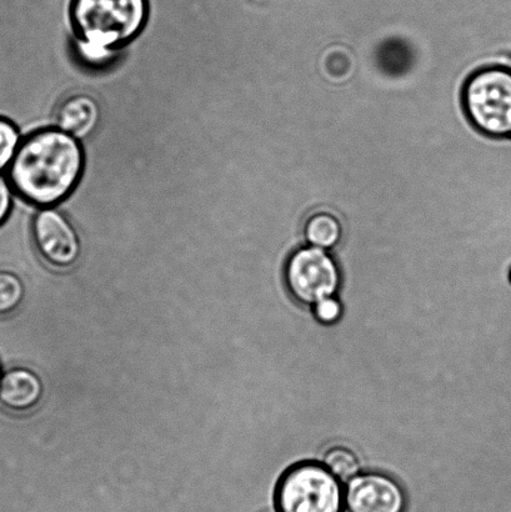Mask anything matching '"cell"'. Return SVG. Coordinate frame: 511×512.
<instances>
[{
  "mask_svg": "<svg viewBox=\"0 0 511 512\" xmlns=\"http://www.w3.org/2000/svg\"><path fill=\"white\" fill-rule=\"evenodd\" d=\"M407 498L397 480L380 473H359L345 484L348 512H405Z\"/></svg>",
  "mask_w": 511,
  "mask_h": 512,
  "instance_id": "52a82bcc",
  "label": "cell"
},
{
  "mask_svg": "<svg viewBox=\"0 0 511 512\" xmlns=\"http://www.w3.org/2000/svg\"><path fill=\"white\" fill-rule=\"evenodd\" d=\"M35 249L45 263L55 269H69L82 255V242L77 230L59 210H39L32 222Z\"/></svg>",
  "mask_w": 511,
  "mask_h": 512,
  "instance_id": "8992f818",
  "label": "cell"
},
{
  "mask_svg": "<svg viewBox=\"0 0 511 512\" xmlns=\"http://www.w3.org/2000/svg\"><path fill=\"white\" fill-rule=\"evenodd\" d=\"M25 285L13 271L0 270V315L17 311L24 303Z\"/></svg>",
  "mask_w": 511,
  "mask_h": 512,
  "instance_id": "7c38bea8",
  "label": "cell"
},
{
  "mask_svg": "<svg viewBox=\"0 0 511 512\" xmlns=\"http://www.w3.org/2000/svg\"><path fill=\"white\" fill-rule=\"evenodd\" d=\"M379 68L389 75H402L408 72L413 62V52L404 40L389 39L380 45L377 52Z\"/></svg>",
  "mask_w": 511,
  "mask_h": 512,
  "instance_id": "30bf717a",
  "label": "cell"
},
{
  "mask_svg": "<svg viewBox=\"0 0 511 512\" xmlns=\"http://www.w3.org/2000/svg\"><path fill=\"white\" fill-rule=\"evenodd\" d=\"M84 170L82 140L50 127L23 138L7 177L20 200L42 210L57 208L72 197Z\"/></svg>",
  "mask_w": 511,
  "mask_h": 512,
  "instance_id": "6da1fadb",
  "label": "cell"
},
{
  "mask_svg": "<svg viewBox=\"0 0 511 512\" xmlns=\"http://www.w3.org/2000/svg\"><path fill=\"white\" fill-rule=\"evenodd\" d=\"M278 512H343L345 484L323 464L295 465L275 490Z\"/></svg>",
  "mask_w": 511,
  "mask_h": 512,
  "instance_id": "3957f363",
  "label": "cell"
},
{
  "mask_svg": "<svg viewBox=\"0 0 511 512\" xmlns=\"http://www.w3.org/2000/svg\"><path fill=\"white\" fill-rule=\"evenodd\" d=\"M470 120L482 132L511 134V72L487 69L469 80L464 93Z\"/></svg>",
  "mask_w": 511,
  "mask_h": 512,
  "instance_id": "277c9868",
  "label": "cell"
},
{
  "mask_svg": "<svg viewBox=\"0 0 511 512\" xmlns=\"http://www.w3.org/2000/svg\"><path fill=\"white\" fill-rule=\"evenodd\" d=\"M285 283L295 300L314 306L337 294L342 276L332 256L324 249L309 247L290 256L285 266Z\"/></svg>",
  "mask_w": 511,
  "mask_h": 512,
  "instance_id": "5b68a950",
  "label": "cell"
},
{
  "mask_svg": "<svg viewBox=\"0 0 511 512\" xmlns=\"http://www.w3.org/2000/svg\"><path fill=\"white\" fill-rule=\"evenodd\" d=\"M43 395V381L33 370L9 369L0 379V405L12 413H29L37 408Z\"/></svg>",
  "mask_w": 511,
  "mask_h": 512,
  "instance_id": "ba28073f",
  "label": "cell"
},
{
  "mask_svg": "<svg viewBox=\"0 0 511 512\" xmlns=\"http://www.w3.org/2000/svg\"><path fill=\"white\" fill-rule=\"evenodd\" d=\"M22 140L18 125L13 120L0 117V173L8 170Z\"/></svg>",
  "mask_w": 511,
  "mask_h": 512,
  "instance_id": "5bb4252c",
  "label": "cell"
},
{
  "mask_svg": "<svg viewBox=\"0 0 511 512\" xmlns=\"http://www.w3.org/2000/svg\"><path fill=\"white\" fill-rule=\"evenodd\" d=\"M322 464L343 484H347L360 473L357 455L352 450L340 448V446L329 450Z\"/></svg>",
  "mask_w": 511,
  "mask_h": 512,
  "instance_id": "4fadbf2b",
  "label": "cell"
},
{
  "mask_svg": "<svg viewBox=\"0 0 511 512\" xmlns=\"http://www.w3.org/2000/svg\"><path fill=\"white\" fill-rule=\"evenodd\" d=\"M305 237L312 247L332 249L342 237V228L337 219L329 214H318L310 218L305 227Z\"/></svg>",
  "mask_w": 511,
  "mask_h": 512,
  "instance_id": "8fae6325",
  "label": "cell"
},
{
  "mask_svg": "<svg viewBox=\"0 0 511 512\" xmlns=\"http://www.w3.org/2000/svg\"><path fill=\"white\" fill-rule=\"evenodd\" d=\"M15 193L8 177L0 173V227L7 222L14 207Z\"/></svg>",
  "mask_w": 511,
  "mask_h": 512,
  "instance_id": "2e32d148",
  "label": "cell"
},
{
  "mask_svg": "<svg viewBox=\"0 0 511 512\" xmlns=\"http://www.w3.org/2000/svg\"><path fill=\"white\" fill-rule=\"evenodd\" d=\"M99 122V104L88 94L72 95L63 100L57 110V127L79 140L90 137Z\"/></svg>",
  "mask_w": 511,
  "mask_h": 512,
  "instance_id": "9c48e42d",
  "label": "cell"
},
{
  "mask_svg": "<svg viewBox=\"0 0 511 512\" xmlns=\"http://www.w3.org/2000/svg\"><path fill=\"white\" fill-rule=\"evenodd\" d=\"M149 0H73L69 10L80 58L108 62L147 29Z\"/></svg>",
  "mask_w": 511,
  "mask_h": 512,
  "instance_id": "7a4b0ae2",
  "label": "cell"
},
{
  "mask_svg": "<svg viewBox=\"0 0 511 512\" xmlns=\"http://www.w3.org/2000/svg\"><path fill=\"white\" fill-rule=\"evenodd\" d=\"M315 318L323 324H334L342 318L343 308L335 296L319 301L313 306Z\"/></svg>",
  "mask_w": 511,
  "mask_h": 512,
  "instance_id": "9a60e30c",
  "label": "cell"
},
{
  "mask_svg": "<svg viewBox=\"0 0 511 512\" xmlns=\"http://www.w3.org/2000/svg\"><path fill=\"white\" fill-rule=\"evenodd\" d=\"M2 375H3L2 366H0V379H2Z\"/></svg>",
  "mask_w": 511,
  "mask_h": 512,
  "instance_id": "e0dca14e",
  "label": "cell"
}]
</instances>
